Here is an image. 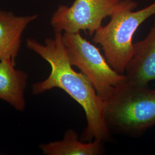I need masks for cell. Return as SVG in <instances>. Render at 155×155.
Here are the masks:
<instances>
[{
	"label": "cell",
	"mask_w": 155,
	"mask_h": 155,
	"mask_svg": "<svg viewBox=\"0 0 155 155\" xmlns=\"http://www.w3.org/2000/svg\"><path fill=\"white\" fill-rule=\"evenodd\" d=\"M69 61L89 79L98 95L105 100L127 78L115 71L100 49L77 33H63Z\"/></svg>",
	"instance_id": "obj_4"
},
{
	"label": "cell",
	"mask_w": 155,
	"mask_h": 155,
	"mask_svg": "<svg viewBox=\"0 0 155 155\" xmlns=\"http://www.w3.org/2000/svg\"><path fill=\"white\" fill-rule=\"evenodd\" d=\"M38 16V15L16 16L11 12L0 10V61H16L23 33Z\"/></svg>",
	"instance_id": "obj_7"
},
{
	"label": "cell",
	"mask_w": 155,
	"mask_h": 155,
	"mask_svg": "<svg viewBox=\"0 0 155 155\" xmlns=\"http://www.w3.org/2000/svg\"><path fill=\"white\" fill-rule=\"evenodd\" d=\"M137 6L133 0H122L110 16V21L93 35L94 43L102 47L107 61L121 74H124L132 58L136 31L147 19L155 16V1L144 9L133 11Z\"/></svg>",
	"instance_id": "obj_3"
},
{
	"label": "cell",
	"mask_w": 155,
	"mask_h": 155,
	"mask_svg": "<svg viewBox=\"0 0 155 155\" xmlns=\"http://www.w3.org/2000/svg\"><path fill=\"white\" fill-rule=\"evenodd\" d=\"M26 45L47 61L51 68L48 77L32 85L33 94H43L54 88L63 90L82 106L85 113L87 125L81 140L84 142L97 140L104 143L110 141L111 134L104 120V101L89 79L73 68L63 41V33L55 32L54 38L46 39L44 44L28 38Z\"/></svg>",
	"instance_id": "obj_1"
},
{
	"label": "cell",
	"mask_w": 155,
	"mask_h": 155,
	"mask_svg": "<svg viewBox=\"0 0 155 155\" xmlns=\"http://www.w3.org/2000/svg\"><path fill=\"white\" fill-rule=\"evenodd\" d=\"M27 82L28 75L15 68V61H0V100L5 101L17 110L24 111Z\"/></svg>",
	"instance_id": "obj_8"
},
{
	"label": "cell",
	"mask_w": 155,
	"mask_h": 155,
	"mask_svg": "<svg viewBox=\"0 0 155 155\" xmlns=\"http://www.w3.org/2000/svg\"><path fill=\"white\" fill-rule=\"evenodd\" d=\"M134 52L124 75L127 81L139 85H148L155 81V21L148 35L134 43Z\"/></svg>",
	"instance_id": "obj_6"
},
{
	"label": "cell",
	"mask_w": 155,
	"mask_h": 155,
	"mask_svg": "<svg viewBox=\"0 0 155 155\" xmlns=\"http://www.w3.org/2000/svg\"><path fill=\"white\" fill-rule=\"evenodd\" d=\"M104 101V120L111 134L138 138L155 127V89L148 85L126 79Z\"/></svg>",
	"instance_id": "obj_2"
},
{
	"label": "cell",
	"mask_w": 155,
	"mask_h": 155,
	"mask_svg": "<svg viewBox=\"0 0 155 155\" xmlns=\"http://www.w3.org/2000/svg\"><path fill=\"white\" fill-rule=\"evenodd\" d=\"M122 0H75L70 6L61 5L54 13L51 25L55 32L77 33L83 31L93 35L110 16Z\"/></svg>",
	"instance_id": "obj_5"
},
{
	"label": "cell",
	"mask_w": 155,
	"mask_h": 155,
	"mask_svg": "<svg viewBox=\"0 0 155 155\" xmlns=\"http://www.w3.org/2000/svg\"><path fill=\"white\" fill-rule=\"evenodd\" d=\"M40 148L45 155H100L104 152V143L97 140L83 141L75 130L70 129L61 140L40 144Z\"/></svg>",
	"instance_id": "obj_9"
}]
</instances>
